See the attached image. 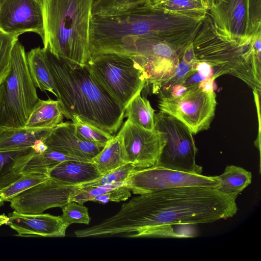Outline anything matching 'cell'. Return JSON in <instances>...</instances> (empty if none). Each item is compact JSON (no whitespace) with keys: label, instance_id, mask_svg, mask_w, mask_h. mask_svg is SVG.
Wrapping results in <instances>:
<instances>
[{"label":"cell","instance_id":"21","mask_svg":"<svg viewBox=\"0 0 261 261\" xmlns=\"http://www.w3.org/2000/svg\"><path fill=\"white\" fill-rule=\"evenodd\" d=\"M91 161L101 175L128 163L121 135L114 136Z\"/></svg>","mask_w":261,"mask_h":261},{"label":"cell","instance_id":"25","mask_svg":"<svg viewBox=\"0 0 261 261\" xmlns=\"http://www.w3.org/2000/svg\"><path fill=\"white\" fill-rule=\"evenodd\" d=\"M69 160L76 159L48 148L42 153H35L25 164L22 174L37 173L48 175L59 163Z\"/></svg>","mask_w":261,"mask_h":261},{"label":"cell","instance_id":"5","mask_svg":"<svg viewBox=\"0 0 261 261\" xmlns=\"http://www.w3.org/2000/svg\"><path fill=\"white\" fill-rule=\"evenodd\" d=\"M23 46L18 40L12 53L11 69L0 84V132L24 127L38 100Z\"/></svg>","mask_w":261,"mask_h":261},{"label":"cell","instance_id":"9","mask_svg":"<svg viewBox=\"0 0 261 261\" xmlns=\"http://www.w3.org/2000/svg\"><path fill=\"white\" fill-rule=\"evenodd\" d=\"M216 28L234 38L254 36L260 31V0H210Z\"/></svg>","mask_w":261,"mask_h":261},{"label":"cell","instance_id":"16","mask_svg":"<svg viewBox=\"0 0 261 261\" xmlns=\"http://www.w3.org/2000/svg\"><path fill=\"white\" fill-rule=\"evenodd\" d=\"M48 175L66 185H79L93 180L101 174L91 161L69 160L57 165Z\"/></svg>","mask_w":261,"mask_h":261},{"label":"cell","instance_id":"26","mask_svg":"<svg viewBox=\"0 0 261 261\" xmlns=\"http://www.w3.org/2000/svg\"><path fill=\"white\" fill-rule=\"evenodd\" d=\"M77 135L82 139L103 148L114 136L95 125L86 122L79 117L73 115L71 118Z\"/></svg>","mask_w":261,"mask_h":261},{"label":"cell","instance_id":"10","mask_svg":"<svg viewBox=\"0 0 261 261\" xmlns=\"http://www.w3.org/2000/svg\"><path fill=\"white\" fill-rule=\"evenodd\" d=\"M218 176L190 173L154 165L135 170L125 181L135 194H143L172 188L202 187L217 188Z\"/></svg>","mask_w":261,"mask_h":261},{"label":"cell","instance_id":"19","mask_svg":"<svg viewBox=\"0 0 261 261\" xmlns=\"http://www.w3.org/2000/svg\"><path fill=\"white\" fill-rule=\"evenodd\" d=\"M52 129L33 128L24 126L4 129L0 132V151L32 147L37 141H45Z\"/></svg>","mask_w":261,"mask_h":261},{"label":"cell","instance_id":"29","mask_svg":"<svg viewBox=\"0 0 261 261\" xmlns=\"http://www.w3.org/2000/svg\"><path fill=\"white\" fill-rule=\"evenodd\" d=\"M18 37V35L7 34L0 30V84L10 70L12 50Z\"/></svg>","mask_w":261,"mask_h":261},{"label":"cell","instance_id":"27","mask_svg":"<svg viewBox=\"0 0 261 261\" xmlns=\"http://www.w3.org/2000/svg\"><path fill=\"white\" fill-rule=\"evenodd\" d=\"M49 178L48 175L45 174L37 173L23 174L19 179L0 192V206L19 193Z\"/></svg>","mask_w":261,"mask_h":261},{"label":"cell","instance_id":"28","mask_svg":"<svg viewBox=\"0 0 261 261\" xmlns=\"http://www.w3.org/2000/svg\"><path fill=\"white\" fill-rule=\"evenodd\" d=\"M137 168L132 164L127 163L101 175L98 178L79 185L81 188L94 187L126 181Z\"/></svg>","mask_w":261,"mask_h":261},{"label":"cell","instance_id":"14","mask_svg":"<svg viewBox=\"0 0 261 261\" xmlns=\"http://www.w3.org/2000/svg\"><path fill=\"white\" fill-rule=\"evenodd\" d=\"M44 142L48 149L85 161H91L102 148L81 138L70 121L62 122L53 128Z\"/></svg>","mask_w":261,"mask_h":261},{"label":"cell","instance_id":"33","mask_svg":"<svg viewBox=\"0 0 261 261\" xmlns=\"http://www.w3.org/2000/svg\"><path fill=\"white\" fill-rule=\"evenodd\" d=\"M191 66L185 63L182 59L180 60L172 76L162 87L158 94H163L167 91L172 86L181 84L184 78L190 70Z\"/></svg>","mask_w":261,"mask_h":261},{"label":"cell","instance_id":"37","mask_svg":"<svg viewBox=\"0 0 261 261\" xmlns=\"http://www.w3.org/2000/svg\"><path fill=\"white\" fill-rule=\"evenodd\" d=\"M32 148L35 150L36 153H42L48 149L44 140H39L37 141L32 146Z\"/></svg>","mask_w":261,"mask_h":261},{"label":"cell","instance_id":"35","mask_svg":"<svg viewBox=\"0 0 261 261\" xmlns=\"http://www.w3.org/2000/svg\"><path fill=\"white\" fill-rule=\"evenodd\" d=\"M192 66L196 71L207 79L215 78L214 76V71L212 67L206 62L195 61Z\"/></svg>","mask_w":261,"mask_h":261},{"label":"cell","instance_id":"22","mask_svg":"<svg viewBox=\"0 0 261 261\" xmlns=\"http://www.w3.org/2000/svg\"><path fill=\"white\" fill-rule=\"evenodd\" d=\"M252 174L244 168L235 165H228L218 177L219 186L216 188L220 192L229 196H237L252 181Z\"/></svg>","mask_w":261,"mask_h":261},{"label":"cell","instance_id":"18","mask_svg":"<svg viewBox=\"0 0 261 261\" xmlns=\"http://www.w3.org/2000/svg\"><path fill=\"white\" fill-rule=\"evenodd\" d=\"M64 115L59 100L48 98L38 99L24 127L52 129L63 122Z\"/></svg>","mask_w":261,"mask_h":261},{"label":"cell","instance_id":"31","mask_svg":"<svg viewBox=\"0 0 261 261\" xmlns=\"http://www.w3.org/2000/svg\"><path fill=\"white\" fill-rule=\"evenodd\" d=\"M125 181L115 182L94 187H84L79 189L71 197L70 201H74L81 204L92 199L97 195L102 194L116 188L122 186Z\"/></svg>","mask_w":261,"mask_h":261},{"label":"cell","instance_id":"1","mask_svg":"<svg viewBox=\"0 0 261 261\" xmlns=\"http://www.w3.org/2000/svg\"><path fill=\"white\" fill-rule=\"evenodd\" d=\"M237 196L216 188L182 187L140 194L122 205L114 215L88 228L92 237L180 238L175 226L227 219L238 208Z\"/></svg>","mask_w":261,"mask_h":261},{"label":"cell","instance_id":"20","mask_svg":"<svg viewBox=\"0 0 261 261\" xmlns=\"http://www.w3.org/2000/svg\"><path fill=\"white\" fill-rule=\"evenodd\" d=\"M26 57L29 73L35 87L43 92H51L57 97L45 48L40 47L33 48L26 53Z\"/></svg>","mask_w":261,"mask_h":261},{"label":"cell","instance_id":"36","mask_svg":"<svg viewBox=\"0 0 261 261\" xmlns=\"http://www.w3.org/2000/svg\"><path fill=\"white\" fill-rule=\"evenodd\" d=\"M182 60L190 66L195 61V57L192 45V42L185 49L182 57Z\"/></svg>","mask_w":261,"mask_h":261},{"label":"cell","instance_id":"12","mask_svg":"<svg viewBox=\"0 0 261 261\" xmlns=\"http://www.w3.org/2000/svg\"><path fill=\"white\" fill-rule=\"evenodd\" d=\"M118 133L122 136L128 163L137 169L157 164L165 142L154 129H146L127 119Z\"/></svg>","mask_w":261,"mask_h":261},{"label":"cell","instance_id":"30","mask_svg":"<svg viewBox=\"0 0 261 261\" xmlns=\"http://www.w3.org/2000/svg\"><path fill=\"white\" fill-rule=\"evenodd\" d=\"M60 208L63 212L61 217L67 228L73 223L89 224L91 218L88 208L83 204L71 200Z\"/></svg>","mask_w":261,"mask_h":261},{"label":"cell","instance_id":"2","mask_svg":"<svg viewBox=\"0 0 261 261\" xmlns=\"http://www.w3.org/2000/svg\"><path fill=\"white\" fill-rule=\"evenodd\" d=\"M44 48L64 116L71 119L76 115L112 135L115 134L122 123L125 109L95 79L87 64L70 62Z\"/></svg>","mask_w":261,"mask_h":261},{"label":"cell","instance_id":"13","mask_svg":"<svg viewBox=\"0 0 261 261\" xmlns=\"http://www.w3.org/2000/svg\"><path fill=\"white\" fill-rule=\"evenodd\" d=\"M0 30L20 35L31 32L44 37V21L39 0H0Z\"/></svg>","mask_w":261,"mask_h":261},{"label":"cell","instance_id":"17","mask_svg":"<svg viewBox=\"0 0 261 261\" xmlns=\"http://www.w3.org/2000/svg\"><path fill=\"white\" fill-rule=\"evenodd\" d=\"M35 153L32 147L0 151V192L21 177L25 164Z\"/></svg>","mask_w":261,"mask_h":261},{"label":"cell","instance_id":"8","mask_svg":"<svg viewBox=\"0 0 261 261\" xmlns=\"http://www.w3.org/2000/svg\"><path fill=\"white\" fill-rule=\"evenodd\" d=\"M160 111L168 114L186 124L193 135L207 130L217 106L215 92H207L199 84L188 89L178 97H159Z\"/></svg>","mask_w":261,"mask_h":261},{"label":"cell","instance_id":"38","mask_svg":"<svg viewBox=\"0 0 261 261\" xmlns=\"http://www.w3.org/2000/svg\"><path fill=\"white\" fill-rule=\"evenodd\" d=\"M9 220V218L8 216H7L4 214L0 215V226L3 225L4 224L7 225Z\"/></svg>","mask_w":261,"mask_h":261},{"label":"cell","instance_id":"6","mask_svg":"<svg viewBox=\"0 0 261 261\" xmlns=\"http://www.w3.org/2000/svg\"><path fill=\"white\" fill-rule=\"evenodd\" d=\"M87 65L98 83L124 109L146 86L145 73L131 57L116 53L91 56Z\"/></svg>","mask_w":261,"mask_h":261},{"label":"cell","instance_id":"15","mask_svg":"<svg viewBox=\"0 0 261 261\" xmlns=\"http://www.w3.org/2000/svg\"><path fill=\"white\" fill-rule=\"evenodd\" d=\"M7 225L18 236L64 237L67 227L61 216L49 214H25L15 211L8 215Z\"/></svg>","mask_w":261,"mask_h":261},{"label":"cell","instance_id":"23","mask_svg":"<svg viewBox=\"0 0 261 261\" xmlns=\"http://www.w3.org/2000/svg\"><path fill=\"white\" fill-rule=\"evenodd\" d=\"M152 5L197 20H203L209 9L208 4L196 0H158Z\"/></svg>","mask_w":261,"mask_h":261},{"label":"cell","instance_id":"24","mask_svg":"<svg viewBox=\"0 0 261 261\" xmlns=\"http://www.w3.org/2000/svg\"><path fill=\"white\" fill-rule=\"evenodd\" d=\"M154 110L150 102L141 93L136 95L125 109L124 117L131 122L149 130H154Z\"/></svg>","mask_w":261,"mask_h":261},{"label":"cell","instance_id":"7","mask_svg":"<svg viewBox=\"0 0 261 261\" xmlns=\"http://www.w3.org/2000/svg\"><path fill=\"white\" fill-rule=\"evenodd\" d=\"M154 129L164 139L156 165L190 173L201 174L196 163L197 148L189 128L175 117L160 111L154 115Z\"/></svg>","mask_w":261,"mask_h":261},{"label":"cell","instance_id":"3","mask_svg":"<svg viewBox=\"0 0 261 261\" xmlns=\"http://www.w3.org/2000/svg\"><path fill=\"white\" fill-rule=\"evenodd\" d=\"M256 35L227 36L216 28L207 13L192 41L195 61L209 64L216 79L224 74L240 79L260 96L261 45L254 43Z\"/></svg>","mask_w":261,"mask_h":261},{"label":"cell","instance_id":"34","mask_svg":"<svg viewBox=\"0 0 261 261\" xmlns=\"http://www.w3.org/2000/svg\"><path fill=\"white\" fill-rule=\"evenodd\" d=\"M154 0H94L93 6L99 7H123L140 4H151Z\"/></svg>","mask_w":261,"mask_h":261},{"label":"cell","instance_id":"11","mask_svg":"<svg viewBox=\"0 0 261 261\" xmlns=\"http://www.w3.org/2000/svg\"><path fill=\"white\" fill-rule=\"evenodd\" d=\"M80 188L79 185H66L49 178L8 201L11 207L17 213L38 214L50 208L61 207Z\"/></svg>","mask_w":261,"mask_h":261},{"label":"cell","instance_id":"4","mask_svg":"<svg viewBox=\"0 0 261 261\" xmlns=\"http://www.w3.org/2000/svg\"><path fill=\"white\" fill-rule=\"evenodd\" d=\"M44 48L56 57L85 66L91 54L89 25L94 0H39Z\"/></svg>","mask_w":261,"mask_h":261},{"label":"cell","instance_id":"32","mask_svg":"<svg viewBox=\"0 0 261 261\" xmlns=\"http://www.w3.org/2000/svg\"><path fill=\"white\" fill-rule=\"evenodd\" d=\"M130 190L125 184L122 186L94 197L92 201L105 204L108 202H120L127 200L130 196Z\"/></svg>","mask_w":261,"mask_h":261}]
</instances>
